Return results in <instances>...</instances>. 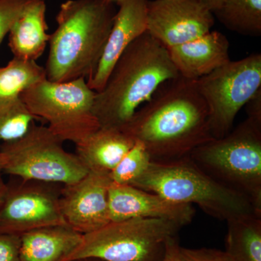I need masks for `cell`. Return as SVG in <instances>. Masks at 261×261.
Segmentation results:
<instances>
[{"label": "cell", "mask_w": 261, "mask_h": 261, "mask_svg": "<svg viewBox=\"0 0 261 261\" xmlns=\"http://www.w3.org/2000/svg\"><path fill=\"white\" fill-rule=\"evenodd\" d=\"M121 130L145 146L152 161L187 157L214 140L208 109L195 80L180 75L163 83Z\"/></svg>", "instance_id": "6da1fadb"}, {"label": "cell", "mask_w": 261, "mask_h": 261, "mask_svg": "<svg viewBox=\"0 0 261 261\" xmlns=\"http://www.w3.org/2000/svg\"><path fill=\"white\" fill-rule=\"evenodd\" d=\"M178 75L167 48L145 32L123 51L96 92L93 112L99 126L122 129L163 83Z\"/></svg>", "instance_id": "7a4b0ae2"}, {"label": "cell", "mask_w": 261, "mask_h": 261, "mask_svg": "<svg viewBox=\"0 0 261 261\" xmlns=\"http://www.w3.org/2000/svg\"><path fill=\"white\" fill-rule=\"evenodd\" d=\"M116 10L106 0H67L56 15L44 68L46 78L66 82L89 78L97 68Z\"/></svg>", "instance_id": "3957f363"}, {"label": "cell", "mask_w": 261, "mask_h": 261, "mask_svg": "<svg viewBox=\"0 0 261 261\" xmlns=\"http://www.w3.org/2000/svg\"><path fill=\"white\" fill-rule=\"evenodd\" d=\"M132 186L162 196L176 203L197 205L206 214L228 221L258 215L246 197L228 190L207 176L189 156L168 161H151L147 171Z\"/></svg>", "instance_id": "277c9868"}, {"label": "cell", "mask_w": 261, "mask_h": 261, "mask_svg": "<svg viewBox=\"0 0 261 261\" xmlns=\"http://www.w3.org/2000/svg\"><path fill=\"white\" fill-rule=\"evenodd\" d=\"M189 157L228 190L246 197L261 212V119L247 116L222 138L194 149Z\"/></svg>", "instance_id": "5b68a950"}, {"label": "cell", "mask_w": 261, "mask_h": 261, "mask_svg": "<svg viewBox=\"0 0 261 261\" xmlns=\"http://www.w3.org/2000/svg\"><path fill=\"white\" fill-rule=\"evenodd\" d=\"M181 226L167 220L130 219L110 221L82 237L78 247L63 261H162L166 244Z\"/></svg>", "instance_id": "8992f818"}, {"label": "cell", "mask_w": 261, "mask_h": 261, "mask_svg": "<svg viewBox=\"0 0 261 261\" xmlns=\"http://www.w3.org/2000/svg\"><path fill=\"white\" fill-rule=\"evenodd\" d=\"M63 143L48 127L34 122L21 137L0 145V169L21 179L71 185L89 171Z\"/></svg>", "instance_id": "52a82bcc"}, {"label": "cell", "mask_w": 261, "mask_h": 261, "mask_svg": "<svg viewBox=\"0 0 261 261\" xmlns=\"http://www.w3.org/2000/svg\"><path fill=\"white\" fill-rule=\"evenodd\" d=\"M95 94L84 78L66 82L46 79L20 97L29 112L47 121L57 137L75 145L100 127L93 112Z\"/></svg>", "instance_id": "ba28073f"}, {"label": "cell", "mask_w": 261, "mask_h": 261, "mask_svg": "<svg viewBox=\"0 0 261 261\" xmlns=\"http://www.w3.org/2000/svg\"><path fill=\"white\" fill-rule=\"evenodd\" d=\"M195 82L208 109L211 135L222 138L232 129L240 110L261 89V54L230 61Z\"/></svg>", "instance_id": "9c48e42d"}, {"label": "cell", "mask_w": 261, "mask_h": 261, "mask_svg": "<svg viewBox=\"0 0 261 261\" xmlns=\"http://www.w3.org/2000/svg\"><path fill=\"white\" fill-rule=\"evenodd\" d=\"M0 202V233L23 234L37 228L68 225L61 208L63 185L18 178Z\"/></svg>", "instance_id": "30bf717a"}, {"label": "cell", "mask_w": 261, "mask_h": 261, "mask_svg": "<svg viewBox=\"0 0 261 261\" xmlns=\"http://www.w3.org/2000/svg\"><path fill=\"white\" fill-rule=\"evenodd\" d=\"M214 13L199 0H149L147 32L166 48L210 32Z\"/></svg>", "instance_id": "8fae6325"}, {"label": "cell", "mask_w": 261, "mask_h": 261, "mask_svg": "<svg viewBox=\"0 0 261 261\" xmlns=\"http://www.w3.org/2000/svg\"><path fill=\"white\" fill-rule=\"evenodd\" d=\"M110 175L89 172L78 181L63 185L61 208L65 222L82 234L110 222Z\"/></svg>", "instance_id": "7c38bea8"}, {"label": "cell", "mask_w": 261, "mask_h": 261, "mask_svg": "<svg viewBox=\"0 0 261 261\" xmlns=\"http://www.w3.org/2000/svg\"><path fill=\"white\" fill-rule=\"evenodd\" d=\"M111 221L130 219L167 220L182 227L190 224L195 211L191 205L176 203L132 185L111 183L108 195Z\"/></svg>", "instance_id": "4fadbf2b"}, {"label": "cell", "mask_w": 261, "mask_h": 261, "mask_svg": "<svg viewBox=\"0 0 261 261\" xmlns=\"http://www.w3.org/2000/svg\"><path fill=\"white\" fill-rule=\"evenodd\" d=\"M149 0H121L113 19L106 47L97 68L87 79L89 88L95 92L104 87L111 70L127 47L147 32Z\"/></svg>", "instance_id": "5bb4252c"}, {"label": "cell", "mask_w": 261, "mask_h": 261, "mask_svg": "<svg viewBox=\"0 0 261 261\" xmlns=\"http://www.w3.org/2000/svg\"><path fill=\"white\" fill-rule=\"evenodd\" d=\"M229 47L226 36L211 31L194 40L167 49L178 74L187 80H197L231 61Z\"/></svg>", "instance_id": "9a60e30c"}, {"label": "cell", "mask_w": 261, "mask_h": 261, "mask_svg": "<svg viewBox=\"0 0 261 261\" xmlns=\"http://www.w3.org/2000/svg\"><path fill=\"white\" fill-rule=\"evenodd\" d=\"M135 143L121 129L99 127L75 144V154L89 172L110 175Z\"/></svg>", "instance_id": "2e32d148"}, {"label": "cell", "mask_w": 261, "mask_h": 261, "mask_svg": "<svg viewBox=\"0 0 261 261\" xmlns=\"http://www.w3.org/2000/svg\"><path fill=\"white\" fill-rule=\"evenodd\" d=\"M45 0H31L9 32L13 58L37 61L42 56L50 34H47Z\"/></svg>", "instance_id": "e0dca14e"}, {"label": "cell", "mask_w": 261, "mask_h": 261, "mask_svg": "<svg viewBox=\"0 0 261 261\" xmlns=\"http://www.w3.org/2000/svg\"><path fill=\"white\" fill-rule=\"evenodd\" d=\"M83 234L68 225H56L20 235V261H63L82 242Z\"/></svg>", "instance_id": "ac0fdd59"}, {"label": "cell", "mask_w": 261, "mask_h": 261, "mask_svg": "<svg viewBox=\"0 0 261 261\" xmlns=\"http://www.w3.org/2000/svg\"><path fill=\"white\" fill-rule=\"evenodd\" d=\"M226 224V255L233 261H261V216H239Z\"/></svg>", "instance_id": "d6986e66"}, {"label": "cell", "mask_w": 261, "mask_h": 261, "mask_svg": "<svg viewBox=\"0 0 261 261\" xmlns=\"http://www.w3.org/2000/svg\"><path fill=\"white\" fill-rule=\"evenodd\" d=\"M214 15L228 30L250 37L261 35V0H225Z\"/></svg>", "instance_id": "ffe728a7"}, {"label": "cell", "mask_w": 261, "mask_h": 261, "mask_svg": "<svg viewBox=\"0 0 261 261\" xmlns=\"http://www.w3.org/2000/svg\"><path fill=\"white\" fill-rule=\"evenodd\" d=\"M46 79L45 69L37 61L13 58L6 66L0 67V99L19 97L24 91Z\"/></svg>", "instance_id": "44dd1931"}, {"label": "cell", "mask_w": 261, "mask_h": 261, "mask_svg": "<svg viewBox=\"0 0 261 261\" xmlns=\"http://www.w3.org/2000/svg\"><path fill=\"white\" fill-rule=\"evenodd\" d=\"M35 120L20 97L0 99V145L21 137Z\"/></svg>", "instance_id": "7402d4cb"}, {"label": "cell", "mask_w": 261, "mask_h": 261, "mask_svg": "<svg viewBox=\"0 0 261 261\" xmlns=\"http://www.w3.org/2000/svg\"><path fill=\"white\" fill-rule=\"evenodd\" d=\"M151 161L145 146L135 141L133 147L110 174L111 181L117 185H132L147 171Z\"/></svg>", "instance_id": "603a6c76"}, {"label": "cell", "mask_w": 261, "mask_h": 261, "mask_svg": "<svg viewBox=\"0 0 261 261\" xmlns=\"http://www.w3.org/2000/svg\"><path fill=\"white\" fill-rule=\"evenodd\" d=\"M31 0H0V46Z\"/></svg>", "instance_id": "cb8c5ba5"}, {"label": "cell", "mask_w": 261, "mask_h": 261, "mask_svg": "<svg viewBox=\"0 0 261 261\" xmlns=\"http://www.w3.org/2000/svg\"><path fill=\"white\" fill-rule=\"evenodd\" d=\"M178 261H233L223 250L180 247Z\"/></svg>", "instance_id": "d4e9b609"}, {"label": "cell", "mask_w": 261, "mask_h": 261, "mask_svg": "<svg viewBox=\"0 0 261 261\" xmlns=\"http://www.w3.org/2000/svg\"><path fill=\"white\" fill-rule=\"evenodd\" d=\"M20 236L0 233V261H20Z\"/></svg>", "instance_id": "484cf974"}, {"label": "cell", "mask_w": 261, "mask_h": 261, "mask_svg": "<svg viewBox=\"0 0 261 261\" xmlns=\"http://www.w3.org/2000/svg\"><path fill=\"white\" fill-rule=\"evenodd\" d=\"M180 247L177 237L170 239L166 244V251L162 261H178Z\"/></svg>", "instance_id": "4316f807"}, {"label": "cell", "mask_w": 261, "mask_h": 261, "mask_svg": "<svg viewBox=\"0 0 261 261\" xmlns=\"http://www.w3.org/2000/svg\"><path fill=\"white\" fill-rule=\"evenodd\" d=\"M199 1L214 13L221 8L225 0H199Z\"/></svg>", "instance_id": "83f0119b"}, {"label": "cell", "mask_w": 261, "mask_h": 261, "mask_svg": "<svg viewBox=\"0 0 261 261\" xmlns=\"http://www.w3.org/2000/svg\"><path fill=\"white\" fill-rule=\"evenodd\" d=\"M3 173L0 169V202L3 200V197L6 193L7 189H8V185L5 183L3 178Z\"/></svg>", "instance_id": "f1b7e54d"}, {"label": "cell", "mask_w": 261, "mask_h": 261, "mask_svg": "<svg viewBox=\"0 0 261 261\" xmlns=\"http://www.w3.org/2000/svg\"><path fill=\"white\" fill-rule=\"evenodd\" d=\"M72 261H105V260H100V259L92 258V257H87V258L76 259V260H73Z\"/></svg>", "instance_id": "f546056e"}, {"label": "cell", "mask_w": 261, "mask_h": 261, "mask_svg": "<svg viewBox=\"0 0 261 261\" xmlns=\"http://www.w3.org/2000/svg\"><path fill=\"white\" fill-rule=\"evenodd\" d=\"M106 1L110 2V3H113V2H116L117 3H119L121 0H106Z\"/></svg>", "instance_id": "4dcf8cb0"}]
</instances>
